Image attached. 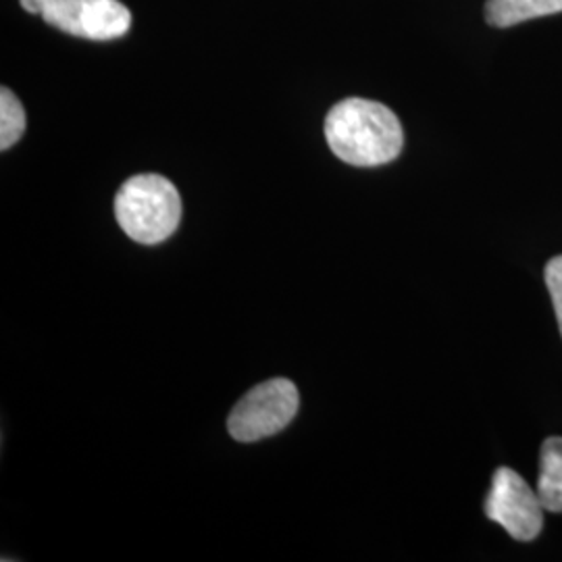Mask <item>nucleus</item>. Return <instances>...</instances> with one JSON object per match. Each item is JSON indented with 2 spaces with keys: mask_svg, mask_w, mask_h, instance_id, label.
Segmentation results:
<instances>
[{
  "mask_svg": "<svg viewBox=\"0 0 562 562\" xmlns=\"http://www.w3.org/2000/svg\"><path fill=\"white\" fill-rule=\"evenodd\" d=\"M554 13H562V0H487L485 4V20L492 27H513Z\"/></svg>",
  "mask_w": 562,
  "mask_h": 562,
  "instance_id": "nucleus-6",
  "label": "nucleus"
},
{
  "mask_svg": "<svg viewBox=\"0 0 562 562\" xmlns=\"http://www.w3.org/2000/svg\"><path fill=\"white\" fill-rule=\"evenodd\" d=\"M21 7L32 13V15H42V9H44V2L46 0H20Z\"/></svg>",
  "mask_w": 562,
  "mask_h": 562,
  "instance_id": "nucleus-10",
  "label": "nucleus"
},
{
  "mask_svg": "<svg viewBox=\"0 0 562 562\" xmlns=\"http://www.w3.org/2000/svg\"><path fill=\"white\" fill-rule=\"evenodd\" d=\"M543 510L538 490L529 487L517 471L501 467L494 473L485 498V515L490 521L503 525L510 538L533 542L542 531Z\"/></svg>",
  "mask_w": 562,
  "mask_h": 562,
  "instance_id": "nucleus-4",
  "label": "nucleus"
},
{
  "mask_svg": "<svg viewBox=\"0 0 562 562\" xmlns=\"http://www.w3.org/2000/svg\"><path fill=\"white\" fill-rule=\"evenodd\" d=\"M325 138L340 161L355 167L392 162L404 146L398 117L382 102L367 99L338 102L325 117Z\"/></svg>",
  "mask_w": 562,
  "mask_h": 562,
  "instance_id": "nucleus-1",
  "label": "nucleus"
},
{
  "mask_svg": "<svg viewBox=\"0 0 562 562\" xmlns=\"http://www.w3.org/2000/svg\"><path fill=\"white\" fill-rule=\"evenodd\" d=\"M546 283H548V292L554 304V313H557L559 329L562 334V255L554 257L546 265Z\"/></svg>",
  "mask_w": 562,
  "mask_h": 562,
  "instance_id": "nucleus-9",
  "label": "nucleus"
},
{
  "mask_svg": "<svg viewBox=\"0 0 562 562\" xmlns=\"http://www.w3.org/2000/svg\"><path fill=\"white\" fill-rule=\"evenodd\" d=\"M301 396L290 380H269L252 387L229 415L227 429L234 440L250 443L276 436L299 413Z\"/></svg>",
  "mask_w": 562,
  "mask_h": 562,
  "instance_id": "nucleus-3",
  "label": "nucleus"
},
{
  "mask_svg": "<svg viewBox=\"0 0 562 562\" xmlns=\"http://www.w3.org/2000/svg\"><path fill=\"white\" fill-rule=\"evenodd\" d=\"M41 18L86 41H115L132 25V13L120 0H46Z\"/></svg>",
  "mask_w": 562,
  "mask_h": 562,
  "instance_id": "nucleus-5",
  "label": "nucleus"
},
{
  "mask_svg": "<svg viewBox=\"0 0 562 562\" xmlns=\"http://www.w3.org/2000/svg\"><path fill=\"white\" fill-rule=\"evenodd\" d=\"M536 490L546 510L562 513V438H548L543 442Z\"/></svg>",
  "mask_w": 562,
  "mask_h": 562,
  "instance_id": "nucleus-7",
  "label": "nucleus"
},
{
  "mask_svg": "<svg viewBox=\"0 0 562 562\" xmlns=\"http://www.w3.org/2000/svg\"><path fill=\"white\" fill-rule=\"evenodd\" d=\"M115 217L127 238L148 246L159 244L173 236L180 225V192L157 173L134 176L115 196Z\"/></svg>",
  "mask_w": 562,
  "mask_h": 562,
  "instance_id": "nucleus-2",
  "label": "nucleus"
},
{
  "mask_svg": "<svg viewBox=\"0 0 562 562\" xmlns=\"http://www.w3.org/2000/svg\"><path fill=\"white\" fill-rule=\"evenodd\" d=\"M25 132V111L20 99L9 90H0V148L9 150Z\"/></svg>",
  "mask_w": 562,
  "mask_h": 562,
  "instance_id": "nucleus-8",
  "label": "nucleus"
}]
</instances>
